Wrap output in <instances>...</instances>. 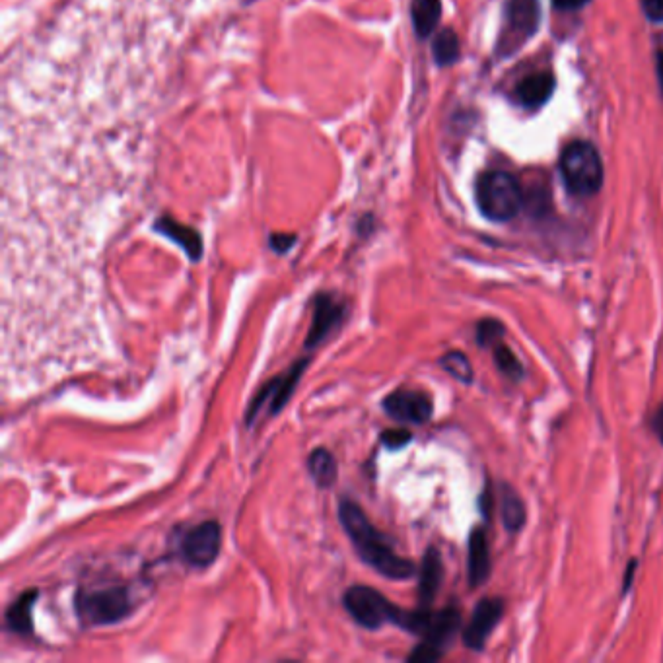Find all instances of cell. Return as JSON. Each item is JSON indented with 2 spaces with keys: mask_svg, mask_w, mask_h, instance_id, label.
Segmentation results:
<instances>
[{
  "mask_svg": "<svg viewBox=\"0 0 663 663\" xmlns=\"http://www.w3.org/2000/svg\"><path fill=\"white\" fill-rule=\"evenodd\" d=\"M500 512H502L504 527L510 533H516V531H520L524 527L527 512H525L524 500L520 498V494L516 490L504 487V490H502Z\"/></svg>",
  "mask_w": 663,
  "mask_h": 663,
  "instance_id": "obj_20",
  "label": "cell"
},
{
  "mask_svg": "<svg viewBox=\"0 0 663 663\" xmlns=\"http://www.w3.org/2000/svg\"><path fill=\"white\" fill-rule=\"evenodd\" d=\"M555 90V76L551 72H535L524 78L516 88V96L520 104L527 109H537L549 102Z\"/></svg>",
  "mask_w": 663,
  "mask_h": 663,
  "instance_id": "obj_16",
  "label": "cell"
},
{
  "mask_svg": "<svg viewBox=\"0 0 663 663\" xmlns=\"http://www.w3.org/2000/svg\"><path fill=\"white\" fill-rule=\"evenodd\" d=\"M154 230L158 234H162L164 238L172 240L174 244L179 245L191 261H199L201 255H203V238L197 230H193L191 226H185V224H179L175 222L174 218H168V216H162L156 224H154Z\"/></svg>",
  "mask_w": 663,
  "mask_h": 663,
  "instance_id": "obj_14",
  "label": "cell"
},
{
  "mask_svg": "<svg viewBox=\"0 0 663 663\" xmlns=\"http://www.w3.org/2000/svg\"><path fill=\"white\" fill-rule=\"evenodd\" d=\"M652 426H654V432L658 434V438H660V442L663 444V405L658 409L656 417L652 420Z\"/></svg>",
  "mask_w": 663,
  "mask_h": 663,
  "instance_id": "obj_29",
  "label": "cell"
},
{
  "mask_svg": "<svg viewBox=\"0 0 663 663\" xmlns=\"http://www.w3.org/2000/svg\"><path fill=\"white\" fill-rule=\"evenodd\" d=\"M222 545V527L209 520L189 527L179 539V555L193 568H207L218 559Z\"/></svg>",
  "mask_w": 663,
  "mask_h": 663,
  "instance_id": "obj_7",
  "label": "cell"
},
{
  "mask_svg": "<svg viewBox=\"0 0 663 663\" xmlns=\"http://www.w3.org/2000/svg\"><path fill=\"white\" fill-rule=\"evenodd\" d=\"M588 4V0H555V6L560 10H576Z\"/></svg>",
  "mask_w": 663,
  "mask_h": 663,
  "instance_id": "obj_28",
  "label": "cell"
},
{
  "mask_svg": "<svg viewBox=\"0 0 663 663\" xmlns=\"http://www.w3.org/2000/svg\"><path fill=\"white\" fill-rule=\"evenodd\" d=\"M467 570H469V586L479 588L483 586L490 576V549L487 541V531L477 527L469 535V557H467Z\"/></svg>",
  "mask_w": 663,
  "mask_h": 663,
  "instance_id": "obj_12",
  "label": "cell"
},
{
  "mask_svg": "<svg viewBox=\"0 0 663 663\" xmlns=\"http://www.w3.org/2000/svg\"><path fill=\"white\" fill-rule=\"evenodd\" d=\"M382 407L391 419L407 424H424L434 413V403L430 395L413 389H397L389 393Z\"/></svg>",
  "mask_w": 663,
  "mask_h": 663,
  "instance_id": "obj_10",
  "label": "cell"
},
{
  "mask_svg": "<svg viewBox=\"0 0 663 663\" xmlns=\"http://www.w3.org/2000/svg\"><path fill=\"white\" fill-rule=\"evenodd\" d=\"M380 440H382V444H384L387 450H401V448H405L413 440V434L409 430H405V428L385 430Z\"/></svg>",
  "mask_w": 663,
  "mask_h": 663,
  "instance_id": "obj_25",
  "label": "cell"
},
{
  "mask_svg": "<svg viewBox=\"0 0 663 663\" xmlns=\"http://www.w3.org/2000/svg\"><path fill=\"white\" fill-rule=\"evenodd\" d=\"M411 16L415 32L419 37L424 39L434 34L442 16V0H413Z\"/></svg>",
  "mask_w": 663,
  "mask_h": 663,
  "instance_id": "obj_19",
  "label": "cell"
},
{
  "mask_svg": "<svg viewBox=\"0 0 663 663\" xmlns=\"http://www.w3.org/2000/svg\"><path fill=\"white\" fill-rule=\"evenodd\" d=\"M459 57V39L454 30H444L434 39V59L438 65L448 67Z\"/></svg>",
  "mask_w": 663,
  "mask_h": 663,
  "instance_id": "obj_22",
  "label": "cell"
},
{
  "mask_svg": "<svg viewBox=\"0 0 663 663\" xmlns=\"http://www.w3.org/2000/svg\"><path fill=\"white\" fill-rule=\"evenodd\" d=\"M39 597L37 590H28L20 595L18 599L12 601V605L6 609V627L14 634L20 636H30L34 634V619H32V609L35 601Z\"/></svg>",
  "mask_w": 663,
  "mask_h": 663,
  "instance_id": "obj_17",
  "label": "cell"
},
{
  "mask_svg": "<svg viewBox=\"0 0 663 663\" xmlns=\"http://www.w3.org/2000/svg\"><path fill=\"white\" fill-rule=\"evenodd\" d=\"M644 14L652 22H663V0H640Z\"/></svg>",
  "mask_w": 663,
  "mask_h": 663,
  "instance_id": "obj_27",
  "label": "cell"
},
{
  "mask_svg": "<svg viewBox=\"0 0 663 663\" xmlns=\"http://www.w3.org/2000/svg\"><path fill=\"white\" fill-rule=\"evenodd\" d=\"M504 325L496 319H485L477 325V343L481 347H496L504 335Z\"/></svg>",
  "mask_w": 663,
  "mask_h": 663,
  "instance_id": "obj_24",
  "label": "cell"
},
{
  "mask_svg": "<svg viewBox=\"0 0 663 663\" xmlns=\"http://www.w3.org/2000/svg\"><path fill=\"white\" fill-rule=\"evenodd\" d=\"M308 364H310V358L304 356V358L296 360L284 374H280L277 378L269 380L267 384H263V387L257 391V395L253 397L247 413H245L247 426L255 422V419L261 415V411L265 407H269L271 417L279 415L280 411L286 407V403L290 401V397H292L296 385L300 382V378L304 376Z\"/></svg>",
  "mask_w": 663,
  "mask_h": 663,
  "instance_id": "obj_6",
  "label": "cell"
},
{
  "mask_svg": "<svg viewBox=\"0 0 663 663\" xmlns=\"http://www.w3.org/2000/svg\"><path fill=\"white\" fill-rule=\"evenodd\" d=\"M477 205L494 222L512 220L522 209V187L514 175L489 172L477 181Z\"/></svg>",
  "mask_w": 663,
  "mask_h": 663,
  "instance_id": "obj_4",
  "label": "cell"
},
{
  "mask_svg": "<svg viewBox=\"0 0 663 663\" xmlns=\"http://www.w3.org/2000/svg\"><path fill=\"white\" fill-rule=\"evenodd\" d=\"M566 187L578 197L595 195L603 185V162L590 142H572L560 158Z\"/></svg>",
  "mask_w": 663,
  "mask_h": 663,
  "instance_id": "obj_3",
  "label": "cell"
},
{
  "mask_svg": "<svg viewBox=\"0 0 663 663\" xmlns=\"http://www.w3.org/2000/svg\"><path fill=\"white\" fill-rule=\"evenodd\" d=\"M494 350V362L498 366V370L512 382H520L524 378V366L518 360V356L512 352L510 347L504 345H496L492 347Z\"/></svg>",
  "mask_w": 663,
  "mask_h": 663,
  "instance_id": "obj_23",
  "label": "cell"
},
{
  "mask_svg": "<svg viewBox=\"0 0 663 663\" xmlns=\"http://www.w3.org/2000/svg\"><path fill=\"white\" fill-rule=\"evenodd\" d=\"M440 364H442V368L450 376H454L455 380H459L461 384L469 385L473 382V378H475L469 358L463 352H459V350H452V352L444 354L440 358Z\"/></svg>",
  "mask_w": 663,
  "mask_h": 663,
  "instance_id": "obj_21",
  "label": "cell"
},
{
  "mask_svg": "<svg viewBox=\"0 0 663 663\" xmlns=\"http://www.w3.org/2000/svg\"><path fill=\"white\" fill-rule=\"evenodd\" d=\"M294 244H296V236H294V234H273V236L269 238L271 249L277 251V253H286V251H290V247Z\"/></svg>",
  "mask_w": 663,
  "mask_h": 663,
  "instance_id": "obj_26",
  "label": "cell"
},
{
  "mask_svg": "<svg viewBox=\"0 0 663 663\" xmlns=\"http://www.w3.org/2000/svg\"><path fill=\"white\" fill-rule=\"evenodd\" d=\"M74 607L84 625L105 627L127 619L135 609V603L127 588L113 586L100 590H80L74 599Z\"/></svg>",
  "mask_w": 663,
  "mask_h": 663,
  "instance_id": "obj_2",
  "label": "cell"
},
{
  "mask_svg": "<svg viewBox=\"0 0 663 663\" xmlns=\"http://www.w3.org/2000/svg\"><path fill=\"white\" fill-rule=\"evenodd\" d=\"M345 609L350 617L366 630L382 629L387 623L395 625L401 607L393 605L385 595L368 588L352 586L343 595Z\"/></svg>",
  "mask_w": 663,
  "mask_h": 663,
  "instance_id": "obj_5",
  "label": "cell"
},
{
  "mask_svg": "<svg viewBox=\"0 0 663 663\" xmlns=\"http://www.w3.org/2000/svg\"><path fill=\"white\" fill-rule=\"evenodd\" d=\"M339 520L349 535L350 543L364 564L389 580H409L417 566L395 553L391 539L368 520L364 510L349 498L339 504Z\"/></svg>",
  "mask_w": 663,
  "mask_h": 663,
  "instance_id": "obj_1",
  "label": "cell"
},
{
  "mask_svg": "<svg viewBox=\"0 0 663 663\" xmlns=\"http://www.w3.org/2000/svg\"><path fill=\"white\" fill-rule=\"evenodd\" d=\"M658 78H660V86L663 90V53H658Z\"/></svg>",
  "mask_w": 663,
  "mask_h": 663,
  "instance_id": "obj_30",
  "label": "cell"
},
{
  "mask_svg": "<svg viewBox=\"0 0 663 663\" xmlns=\"http://www.w3.org/2000/svg\"><path fill=\"white\" fill-rule=\"evenodd\" d=\"M504 615V601L498 597L481 599L473 611L469 625L463 630V642L469 650L481 652L489 640L492 630L500 623Z\"/></svg>",
  "mask_w": 663,
  "mask_h": 663,
  "instance_id": "obj_11",
  "label": "cell"
},
{
  "mask_svg": "<svg viewBox=\"0 0 663 663\" xmlns=\"http://www.w3.org/2000/svg\"><path fill=\"white\" fill-rule=\"evenodd\" d=\"M444 578V564L440 553L432 547L426 551L420 564L419 599L420 607H430L438 594Z\"/></svg>",
  "mask_w": 663,
  "mask_h": 663,
  "instance_id": "obj_15",
  "label": "cell"
},
{
  "mask_svg": "<svg viewBox=\"0 0 663 663\" xmlns=\"http://www.w3.org/2000/svg\"><path fill=\"white\" fill-rule=\"evenodd\" d=\"M539 26V0H508L506 30L502 32L498 49L504 55L514 53L535 34Z\"/></svg>",
  "mask_w": 663,
  "mask_h": 663,
  "instance_id": "obj_8",
  "label": "cell"
},
{
  "mask_svg": "<svg viewBox=\"0 0 663 663\" xmlns=\"http://www.w3.org/2000/svg\"><path fill=\"white\" fill-rule=\"evenodd\" d=\"M347 304L331 292H321L314 298V317L306 339V350H314L325 343L345 321Z\"/></svg>",
  "mask_w": 663,
  "mask_h": 663,
  "instance_id": "obj_9",
  "label": "cell"
},
{
  "mask_svg": "<svg viewBox=\"0 0 663 663\" xmlns=\"http://www.w3.org/2000/svg\"><path fill=\"white\" fill-rule=\"evenodd\" d=\"M459 625H461V613L455 607H448V609L438 611V613L432 611L430 625L422 636V642L444 654L446 646L454 640Z\"/></svg>",
  "mask_w": 663,
  "mask_h": 663,
  "instance_id": "obj_13",
  "label": "cell"
},
{
  "mask_svg": "<svg viewBox=\"0 0 663 663\" xmlns=\"http://www.w3.org/2000/svg\"><path fill=\"white\" fill-rule=\"evenodd\" d=\"M308 471L319 489H329L337 483V459L325 448H317L308 457Z\"/></svg>",
  "mask_w": 663,
  "mask_h": 663,
  "instance_id": "obj_18",
  "label": "cell"
}]
</instances>
